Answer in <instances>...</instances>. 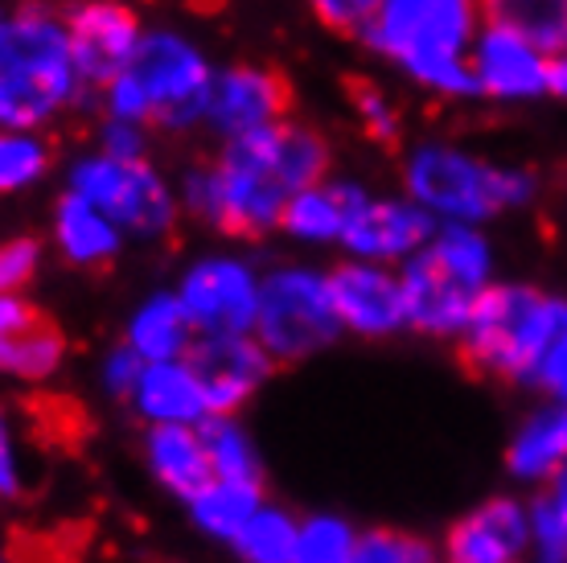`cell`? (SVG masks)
<instances>
[{
    "label": "cell",
    "mask_w": 567,
    "mask_h": 563,
    "mask_svg": "<svg viewBox=\"0 0 567 563\" xmlns=\"http://www.w3.org/2000/svg\"><path fill=\"white\" fill-rule=\"evenodd\" d=\"M326 173V136L305 124L280 120L251 136L223 141V153L210 165L185 173L177 194H182V211H189L218 235L259 239L280 231L288 197L321 182Z\"/></svg>",
    "instance_id": "1"
},
{
    "label": "cell",
    "mask_w": 567,
    "mask_h": 563,
    "mask_svg": "<svg viewBox=\"0 0 567 563\" xmlns=\"http://www.w3.org/2000/svg\"><path fill=\"white\" fill-rule=\"evenodd\" d=\"M482 25V0H383L362 42L427 95L477 99L468 50Z\"/></svg>",
    "instance_id": "2"
},
{
    "label": "cell",
    "mask_w": 567,
    "mask_h": 563,
    "mask_svg": "<svg viewBox=\"0 0 567 563\" xmlns=\"http://www.w3.org/2000/svg\"><path fill=\"white\" fill-rule=\"evenodd\" d=\"M66 13L29 0L0 13V127H45L83 99Z\"/></svg>",
    "instance_id": "3"
},
{
    "label": "cell",
    "mask_w": 567,
    "mask_h": 563,
    "mask_svg": "<svg viewBox=\"0 0 567 563\" xmlns=\"http://www.w3.org/2000/svg\"><path fill=\"white\" fill-rule=\"evenodd\" d=\"M210 83L214 66L194 38L177 29H144L128 66L100 86V103L103 115L115 120L185 132L202 124Z\"/></svg>",
    "instance_id": "4"
},
{
    "label": "cell",
    "mask_w": 567,
    "mask_h": 563,
    "mask_svg": "<svg viewBox=\"0 0 567 563\" xmlns=\"http://www.w3.org/2000/svg\"><path fill=\"white\" fill-rule=\"evenodd\" d=\"M403 190L436 223H489L497 214L535 202L539 182L530 170L485 161L465 144L424 141L403 161Z\"/></svg>",
    "instance_id": "5"
},
{
    "label": "cell",
    "mask_w": 567,
    "mask_h": 563,
    "mask_svg": "<svg viewBox=\"0 0 567 563\" xmlns=\"http://www.w3.org/2000/svg\"><path fill=\"white\" fill-rule=\"evenodd\" d=\"M567 313L564 296L535 284H489L477 293L473 313L461 329V358L468 370L502 382H530L543 350Z\"/></svg>",
    "instance_id": "6"
},
{
    "label": "cell",
    "mask_w": 567,
    "mask_h": 563,
    "mask_svg": "<svg viewBox=\"0 0 567 563\" xmlns=\"http://www.w3.org/2000/svg\"><path fill=\"white\" fill-rule=\"evenodd\" d=\"M259 346L280 362H305L341 338V321L329 293V272L309 264H280L264 272L256 329Z\"/></svg>",
    "instance_id": "7"
},
{
    "label": "cell",
    "mask_w": 567,
    "mask_h": 563,
    "mask_svg": "<svg viewBox=\"0 0 567 563\" xmlns=\"http://www.w3.org/2000/svg\"><path fill=\"white\" fill-rule=\"evenodd\" d=\"M66 190L95 202L136 239H161L182 218V194L148 156L86 153L66 173Z\"/></svg>",
    "instance_id": "8"
},
{
    "label": "cell",
    "mask_w": 567,
    "mask_h": 563,
    "mask_svg": "<svg viewBox=\"0 0 567 563\" xmlns=\"http://www.w3.org/2000/svg\"><path fill=\"white\" fill-rule=\"evenodd\" d=\"M259 276L239 255H202L177 280L185 313L198 334H251L259 313Z\"/></svg>",
    "instance_id": "9"
},
{
    "label": "cell",
    "mask_w": 567,
    "mask_h": 563,
    "mask_svg": "<svg viewBox=\"0 0 567 563\" xmlns=\"http://www.w3.org/2000/svg\"><path fill=\"white\" fill-rule=\"evenodd\" d=\"M329 293H333V309H338L341 334L383 341V338H391V334H403V329H408L403 280H399L395 264L346 255V264H338V268L329 272Z\"/></svg>",
    "instance_id": "10"
},
{
    "label": "cell",
    "mask_w": 567,
    "mask_h": 563,
    "mask_svg": "<svg viewBox=\"0 0 567 563\" xmlns=\"http://www.w3.org/2000/svg\"><path fill=\"white\" fill-rule=\"evenodd\" d=\"M468 66H473L477 99L535 103V99L551 95V54L506 25L485 21L477 29L473 50H468Z\"/></svg>",
    "instance_id": "11"
},
{
    "label": "cell",
    "mask_w": 567,
    "mask_h": 563,
    "mask_svg": "<svg viewBox=\"0 0 567 563\" xmlns=\"http://www.w3.org/2000/svg\"><path fill=\"white\" fill-rule=\"evenodd\" d=\"M66 33L86 91H100L132 62L144 38V21L124 0H79L66 9Z\"/></svg>",
    "instance_id": "12"
},
{
    "label": "cell",
    "mask_w": 567,
    "mask_h": 563,
    "mask_svg": "<svg viewBox=\"0 0 567 563\" xmlns=\"http://www.w3.org/2000/svg\"><path fill=\"white\" fill-rule=\"evenodd\" d=\"M185 358L198 370L210 416H239L276 370L256 334H198Z\"/></svg>",
    "instance_id": "13"
},
{
    "label": "cell",
    "mask_w": 567,
    "mask_h": 563,
    "mask_svg": "<svg viewBox=\"0 0 567 563\" xmlns=\"http://www.w3.org/2000/svg\"><path fill=\"white\" fill-rule=\"evenodd\" d=\"M288 115V83L284 74L251 62H235L227 71H214L210 99L202 124L210 127L218 141H239L259 127L280 124Z\"/></svg>",
    "instance_id": "14"
},
{
    "label": "cell",
    "mask_w": 567,
    "mask_h": 563,
    "mask_svg": "<svg viewBox=\"0 0 567 563\" xmlns=\"http://www.w3.org/2000/svg\"><path fill=\"white\" fill-rule=\"evenodd\" d=\"M436 231V218L415 197H374L370 194L341 235V252L379 264H408L415 252H424Z\"/></svg>",
    "instance_id": "15"
},
{
    "label": "cell",
    "mask_w": 567,
    "mask_h": 563,
    "mask_svg": "<svg viewBox=\"0 0 567 563\" xmlns=\"http://www.w3.org/2000/svg\"><path fill=\"white\" fill-rule=\"evenodd\" d=\"M403 280V309H408V329L436 341H456L465 329L477 293L456 284L427 252H415L408 264H399Z\"/></svg>",
    "instance_id": "16"
},
{
    "label": "cell",
    "mask_w": 567,
    "mask_h": 563,
    "mask_svg": "<svg viewBox=\"0 0 567 563\" xmlns=\"http://www.w3.org/2000/svg\"><path fill=\"white\" fill-rule=\"evenodd\" d=\"M66 358L58 325L21 293L0 296V375L17 382L54 379Z\"/></svg>",
    "instance_id": "17"
},
{
    "label": "cell",
    "mask_w": 567,
    "mask_h": 563,
    "mask_svg": "<svg viewBox=\"0 0 567 563\" xmlns=\"http://www.w3.org/2000/svg\"><path fill=\"white\" fill-rule=\"evenodd\" d=\"M453 563H514L530 555V502L489 498L473 506L444 539Z\"/></svg>",
    "instance_id": "18"
},
{
    "label": "cell",
    "mask_w": 567,
    "mask_h": 563,
    "mask_svg": "<svg viewBox=\"0 0 567 563\" xmlns=\"http://www.w3.org/2000/svg\"><path fill=\"white\" fill-rule=\"evenodd\" d=\"M370 197V190L362 182H350V177H321V182L305 185L288 197L280 218V231L288 239L305 243V247H326V243H338L350 218L358 214V206Z\"/></svg>",
    "instance_id": "19"
},
{
    "label": "cell",
    "mask_w": 567,
    "mask_h": 563,
    "mask_svg": "<svg viewBox=\"0 0 567 563\" xmlns=\"http://www.w3.org/2000/svg\"><path fill=\"white\" fill-rule=\"evenodd\" d=\"M132 411L148 428L153 423H202L210 416L202 379L189 358H165V362H144L141 379L128 395Z\"/></svg>",
    "instance_id": "20"
},
{
    "label": "cell",
    "mask_w": 567,
    "mask_h": 563,
    "mask_svg": "<svg viewBox=\"0 0 567 563\" xmlns=\"http://www.w3.org/2000/svg\"><path fill=\"white\" fill-rule=\"evenodd\" d=\"M124 239H128L124 226L115 223L112 214H103L95 202H86L83 194L66 190V194L58 197L54 247L71 268H83V272L107 268V264L120 259Z\"/></svg>",
    "instance_id": "21"
},
{
    "label": "cell",
    "mask_w": 567,
    "mask_h": 563,
    "mask_svg": "<svg viewBox=\"0 0 567 563\" xmlns=\"http://www.w3.org/2000/svg\"><path fill=\"white\" fill-rule=\"evenodd\" d=\"M144 461L156 485L182 502L214 478L198 423H153L144 437Z\"/></svg>",
    "instance_id": "22"
},
{
    "label": "cell",
    "mask_w": 567,
    "mask_h": 563,
    "mask_svg": "<svg viewBox=\"0 0 567 563\" xmlns=\"http://www.w3.org/2000/svg\"><path fill=\"white\" fill-rule=\"evenodd\" d=\"M264 506V481L259 478H223L214 473L206 485L185 498V510H189V522L198 526L202 535L214 539V543H235L247 519Z\"/></svg>",
    "instance_id": "23"
},
{
    "label": "cell",
    "mask_w": 567,
    "mask_h": 563,
    "mask_svg": "<svg viewBox=\"0 0 567 563\" xmlns=\"http://www.w3.org/2000/svg\"><path fill=\"white\" fill-rule=\"evenodd\" d=\"M567 461V416L559 403L530 411L511 437L506 449V469L523 485H547L555 469Z\"/></svg>",
    "instance_id": "24"
},
{
    "label": "cell",
    "mask_w": 567,
    "mask_h": 563,
    "mask_svg": "<svg viewBox=\"0 0 567 563\" xmlns=\"http://www.w3.org/2000/svg\"><path fill=\"white\" fill-rule=\"evenodd\" d=\"M124 341L144 362H165V358H185L189 346L198 341V329H194V317L185 313L182 296L153 293L132 309Z\"/></svg>",
    "instance_id": "25"
},
{
    "label": "cell",
    "mask_w": 567,
    "mask_h": 563,
    "mask_svg": "<svg viewBox=\"0 0 567 563\" xmlns=\"http://www.w3.org/2000/svg\"><path fill=\"white\" fill-rule=\"evenodd\" d=\"M424 252L456 284H465L468 293H482V288L494 284L497 259H494V243L482 231V223H436Z\"/></svg>",
    "instance_id": "26"
},
{
    "label": "cell",
    "mask_w": 567,
    "mask_h": 563,
    "mask_svg": "<svg viewBox=\"0 0 567 563\" xmlns=\"http://www.w3.org/2000/svg\"><path fill=\"white\" fill-rule=\"evenodd\" d=\"M482 17L530 38L551 58L567 50V0H482Z\"/></svg>",
    "instance_id": "27"
},
{
    "label": "cell",
    "mask_w": 567,
    "mask_h": 563,
    "mask_svg": "<svg viewBox=\"0 0 567 563\" xmlns=\"http://www.w3.org/2000/svg\"><path fill=\"white\" fill-rule=\"evenodd\" d=\"M54 165V149L38 127H0V197L25 194Z\"/></svg>",
    "instance_id": "28"
},
{
    "label": "cell",
    "mask_w": 567,
    "mask_h": 563,
    "mask_svg": "<svg viewBox=\"0 0 567 563\" xmlns=\"http://www.w3.org/2000/svg\"><path fill=\"white\" fill-rule=\"evenodd\" d=\"M297 535H300V519H292L288 510L264 502L247 519V526L235 535L230 547L239 551V560L247 563H297Z\"/></svg>",
    "instance_id": "29"
},
{
    "label": "cell",
    "mask_w": 567,
    "mask_h": 563,
    "mask_svg": "<svg viewBox=\"0 0 567 563\" xmlns=\"http://www.w3.org/2000/svg\"><path fill=\"white\" fill-rule=\"evenodd\" d=\"M530 555L543 563H567V461L530 502Z\"/></svg>",
    "instance_id": "30"
},
{
    "label": "cell",
    "mask_w": 567,
    "mask_h": 563,
    "mask_svg": "<svg viewBox=\"0 0 567 563\" xmlns=\"http://www.w3.org/2000/svg\"><path fill=\"white\" fill-rule=\"evenodd\" d=\"M198 428L202 440H206V452H210L214 473H223V478H264L256 444L235 416H206Z\"/></svg>",
    "instance_id": "31"
},
{
    "label": "cell",
    "mask_w": 567,
    "mask_h": 563,
    "mask_svg": "<svg viewBox=\"0 0 567 563\" xmlns=\"http://www.w3.org/2000/svg\"><path fill=\"white\" fill-rule=\"evenodd\" d=\"M358 531L341 514H309L300 519L297 563H354Z\"/></svg>",
    "instance_id": "32"
},
{
    "label": "cell",
    "mask_w": 567,
    "mask_h": 563,
    "mask_svg": "<svg viewBox=\"0 0 567 563\" xmlns=\"http://www.w3.org/2000/svg\"><path fill=\"white\" fill-rule=\"evenodd\" d=\"M436 551L432 543L408 531H391V526H374L358 535V555L354 563H432Z\"/></svg>",
    "instance_id": "33"
},
{
    "label": "cell",
    "mask_w": 567,
    "mask_h": 563,
    "mask_svg": "<svg viewBox=\"0 0 567 563\" xmlns=\"http://www.w3.org/2000/svg\"><path fill=\"white\" fill-rule=\"evenodd\" d=\"M350 108H354L358 124L367 127L370 141L379 144L399 141L403 120H399V103L391 99V91H383L379 83H354L350 86Z\"/></svg>",
    "instance_id": "34"
},
{
    "label": "cell",
    "mask_w": 567,
    "mask_h": 563,
    "mask_svg": "<svg viewBox=\"0 0 567 563\" xmlns=\"http://www.w3.org/2000/svg\"><path fill=\"white\" fill-rule=\"evenodd\" d=\"M305 4L326 29L346 33V38H362L383 0H305Z\"/></svg>",
    "instance_id": "35"
},
{
    "label": "cell",
    "mask_w": 567,
    "mask_h": 563,
    "mask_svg": "<svg viewBox=\"0 0 567 563\" xmlns=\"http://www.w3.org/2000/svg\"><path fill=\"white\" fill-rule=\"evenodd\" d=\"M38 268H42V243L38 239L0 243V296L25 293Z\"/></svg>",
    "instance_id": "36"
},
{
    "label": "cell",
    "mask_w": 567,
    "mask_h": 563,
    "mask_svg": "<svg viewBox=\"0 0 567 563\" xmlns=\"http://www.w3.org/2000/svg\"><path fill=\"white\" fill-rule=\"evenodd\" d=\"M530 387H539L551 403H567V313L559 329L551 334V341H547L535 375H530Z\"/></svg>",
    "instance_id": "37"
},
{
    "label": "cell",
    "mask_w": 567,
    "mask_h": 563,
    "mask_svg": "<svg viewBox=\"0 0 567 563\" xmlns=\"http://www.w3.org/2000/svg\"><path fill=\"white\" fill-rule=\"evenodd\" d=\"M141 370H144V358L132 350L128 341H120V346H112V350L103 354V362H100L103 391L112 395V399H128L136 379H141Z\"/></svg>",
    "instance_id": "38"
},
{
    "label": "cell",
    "mask_w": 567,
    "mask_h": 563,
    "mask_svg": "<svg viewBox=\"0 0 567 563\" xmlns=\"http://www.w3.org/2000/svg\"><path fill=\"white\" fill-rule=\"evenodd\" d=\"M95 149H100V153H112V156H144V153H148V124L103 115L100 136H95Z\"/></svg>",
    "instance_id": "39"
},
{
    "label": "cell",
    "mask_w": 567,
    "mask_h": 563,
    "mask_svg": "<svg viewBox=\"0 0 567 563\" xmlns=\"http://www.w3.org/2000/svg\"><path fill=\"white\" fill-rule=\"evenodd\" d=\"M25 493V465H21V440L13 420L0 411V498L13 502Z\"/></svg>",
    "instance_id": "40"
},
{
    "label": "cell",
    "mask_w": 567,
    "mask_h": 563,
    "mask_svg": "<svg viewBox=\"0 0 567 563\" xmlns=\"http://www.w3.org/2000/svg\"><path fill=\"white\" fill-rule=\"evenodd\" d=\"M551 95L567 99V50L551 58Z\"/></svg>",
    "instance_id": "41"
},
{
    "label": "cell",
    "mask_w": 567,
    "mask_h": 563,
    "mask_svg": "<svg viewBox=\"0 0 567 563\" xmlns=\"http://www.w3.org/2000/svg\"><path fill=\"white\" fill-rule=\"evenodd\" d=\"M559 408H564V416H567V403H559Z\"/></svg>",
    "instance_id": "42"
},
{
    "label": "cell",
    "mask_w": 567,
    "mask_h": 563,
    "mask_svg": "<svg viewBox=\"0 0 567 563\" xmlns=\"http://www.w3.org/2000/svg\"><path fill=\"white\" fill-rule=\"evenodd\" d=\"M0 13H4V9H0Z\"/></svg>",
    "instance_id": "43"
}]
</instances>
